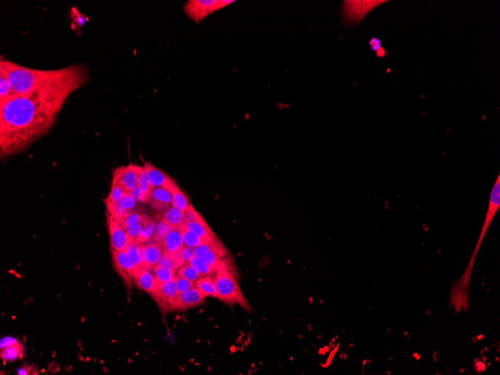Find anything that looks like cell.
I'll use <instances>...</instances> for the list:
<instances>
[{"label":"cell","mask_w":500,"mask_h":375,"mask_svg":"<svg viewBox=\"0 0 500 375\" xmlns=\"http://www.w3.org/2000/svg\"><path fill=\"white\" fill-rule=\"evenodd\" d=\"M0 68L7 73L13 94H27L50 88L87 70L82 65L53 70L35 69L3 60L0 61Z\"/></svg>","instance_id":"cell-2"},{"label":"cell","mask_w":500,"mask_h":375,"mask_svg":"<svg viewBox=\"0 0 500 375\" xmlns=\"http://www.w3.org/2000/svg\"><path fill=\"white\" fill-rule=\"evenodd\" d=\"M196 283L189 281V280L184 279V278L179 277L176 276V287H177L178 294L185 292L189 288L195 287Z\"/></svg>","instance_id":"cell-34"},{"label":"cell","mask_w":500,"mask_h":375,"mask_svg":"<svg viewBox=\"0 0 500 375\" xmlns=\"http://www.w3.org/2000/svg\"><path fill=\"white\" fill-rule=\"evenodd\" d=\"M112 258L118 271L123 277L129 280L137 281L139 277L141 268L137 267L126 251H112Z\"/></svg>","instance_id":"cell-9"},{"label":"cell","mask_w":500,"mask_h":375,"mask_svg":"<svg viewBox=\"0 0 500 375\" xmlns=\"http://www.w3.org/2000/svg\"><path fill=\"white\" fill-rule=\"evenodd\" d=\"M183 225L195 232L198 235L205 239V240L210 237H217L215 232L212 231L202 215L199 216L197 219L188 221Z\"/></svg>","instance_id":"cell-17"},{"label":"cell","mask_w":500,"mask_h":375,"mask_svg":"<svg viewBox=\"0 0 500 375\" xmlns=\"http://www.w3.org/2000/svg\"><path fill=\"white\" fill-rule=\"evenodd\" d=\"M195 253L196 256L199 257L207 262L215 270V273L220 268L224 261L223 258L219 256L215 250L206 243L198 246L197 248H195Z\"/></svg>","instance_id":"cell-15"},{"label":"cell","mask_w":500,"mask_h":375,"mask_svg":"<svg viewBox=\"0 0 500 375\" xmlns=\"http://www.w3.org/2000/svg\"><path fill=\"white\" fill-rule=\"evenodd\" d=\"M143 231L141 235L136 239V242L139 245H143L149 242L156 231L157 224L153 219L146 216L143 222Z\"/></svg>","instance_id":"cell-22"},{"label":"cell","mask_w":500,"mask_h":375,"mask_svg":"<svg viewBox=\"0 0 500 375\" xmlns=\"http://www.w3.org/2000/svg\"><path fill=\"white\" fill-rule=\"evenodd\" d=\"M176 273H177V276L184 278V279L194 282V283H196L199 278L203 276L189 263L185 264L179 268L176 271Z\"/></svg>","instance_id":"cell-26"},{"label":"cell","mask_w":500,"mask_h":375,"mask_svg":"<svg viewBox=\"0 0 500 375\" xmlns=\"http://www.w3.org/2000/svg\"><path fill=\"white\" fill-rule=\"evenodd\" d=\"M184 215H185V213L171 206L163 213L161 220L164 221L171 228L179 229L181 226L183 225Z\"/></svg>","instance_id":"cell-18"},{"label":"cell","mask_w":500,"mask_h":375,"mask_svg":"<svg viewBox=\"0 0 500 375\" xmlns=\"http://www.w3.org/2000/svg\"><path fill=\"white\" fill-rule=\"evenodd\" d=\"M160 289L166 298L168 309L169 310H180L185 309L184 306L180 302L179 294L176 287V277L166 283H158Z\"/></svg>","instance_id":"cell-12"},{"label":"cell","mask_w":500,"mask_h":375,"mask_svg":"<svg viewBox=\"0 0 500 375\" xmlns=\"http://www.w3.org/2000/svg\"><path fill=\"white\" fill-rule=\"evenodd\" d=\"M214 279L220 301L231 306L238 304L246 310H251V306L238 284L233 267L226 260L224 259L220 268L216 271Z\"/></svg>","instance_id":"cell-4"},{"label":"cell","mask_w":500,"mask_h":375,"mask_svg":"<svg viewBox=\"0 0 500 375\" xmlns=\"http://www.w3.org/2000/svg\"><path fill=\"white\" fill-rule=\"evenodd\" d=\"M140 250L143 259V268L151 271L158 265L163 253L162 243L155 241L143 243L140 245Z\"/></svg>","instance_id":"cell-11"},{"label":"cell","mask_w":500,"mask_h":375,"mask_svg":"<svg viewBox=\"0 0 500 375\" xmlns=\"http://www.w3.org/2000/svg\"><path fill=\"white\" fill-rule=\"evenodd\" d=\"M139 188L142 190L143 192L145 193L148 197H151V195L152 191H153V188H152L151 184H150L149 181H148V177H147L146 173H145V170H144V167L142 166L140 168V176H139Z\"/></svg>","instance_id":"cell-32"},{"label":"cell","mask_w":500,"mask_h":375,"mask_svg":"<svg viewBox=\"0 0 500 375\" xmlns=\"http://www.w3.org/2000/svg\"><path fill=\"white\" fill-rule=\"evenodd\" d=\"M171 229L170 226L161 219L157 224L156 231L151 238L152 241L159 242L162 243Z\"/></svg>","instance_id":"cell-30"},{"label":"cell","mask_w":500,"mask_h":375,"mask_svg":"<svg viewBox=\"0 0 500 375\" xmlns=\"http://www.w3.org/2000/svg\"><path fill=\"white\" fill-rule=\"evenodd\" d=\"M107 224L109 229L110 245L113 251H125L129 243V236L121 224L107 214Z\"/></svg>","instance_id":"cell-10"},{"label":"cell","mask_w":500,"mask_h":375,"mask_svg":"<svg viewBox=\"0 0 500 375\" xmlns=\"http://www.w3.org/2000/svg\"><path fill=\"white\" fill-rule=\"evenodd\" d=\"M22 346L21 344L17 343L14 345H9L1 349V358L5 361H14L19 358L22 355Z\"/></svg>","instance_id":"cell-28"},{"label":"cell","mask_w":500,"mask_h":375,"mask_svg":"<svg viewBox=\"0 0 500 375\" xmlns=\"http://www.w3.org/2000/svg\"><path fill=\"white\" fill-rule=\"evenodd\" d=\"M233 3L231 0H189L184 6V12L193 21L200 22Z\"/></svg>","instance_id":"cell-5"},{"label":"cell","mask_w":500,"mask_h":375,"mask_svg":"<svg viewBox=\"0 0 500 375\" xmlns=\"http://www.w3.org/2000/svg\"><path fill=\"white\" fill-rule=\"evenodd\" d=\"M189 264L192 265L195 269H197L203 276H211V275L215 274V270L207 262H206L202 258H199V257L196 256V255L190 260Z\"/></svg>","instance_id":"cell-27"},{"label":"cell","mask_w":500,"mask_h":375,"mask_svg":"<svg viewBox=\"0 0 500 375\" xmlns=\"http://www.w3.org/2000/svg\"><path fill=\"white\" fill-rule=\"evenodd\" d=\"M205 297V294L196 286L179 295L180 302L185 308H194L201 305Z\"/></svg>","instance_id":"cell-16"},{"label":"cell","mask_w":500,"mask_h":375,"mask_svg":"<svg viewBox=\"0 0 500 375\" xmlns=\"http://www.w3.org/2000/svg\"><path fill=\"white\" fill-rule=\"evenodd\" d=\"M184 247V243L180 229L171 228L169 233L166 235L164 240L162 242L163 252L173 256L179 253Z\"/></svg>","instance_id":"cell-13"},{"label":"cell","mask_w":500,"mask_h":375,"mask_svg":"<svg viewBox=\"0 0 500 375\" xmlns=\"http://www.w3.org/2000/svg\"><path fill=\"white\" fill-rule=\"evenodd\" d=\"M178 255L181 258V261L184 262V265H185V264L189 263L190 260L195 256V248L184 246L181 249V251L178 253Z\"/></svg>","instance_id":"cell-35"},{"label":"cell","mask_w":500,"mask_h":375,"mask_svg":"<svg viewBox=\"0 0 500 375\" xmlns=\"http://www.w3.org/2000/svg\"><path fill=\"white\" fill-rule=\"evenodd\" d=\"M136 283H137V287L146 291L150 295L155 298V301L159 304L162 309L167 310V303H166L164 294L160 289L158 282L155 279V276L152 274L150 271L142 268Z\"/></svg>","instance_id":"cell-6"},{"label":"cell","mask_w":500,"mask_h":375,"mask_svg":"<svg viewBox=\"0 0 500 375\" xmlns=\"http://www.w3.org/2000/svg\"><path fill=\"white\" fill-rule=\"evenodd\" d=\"M130 193L136 199V201L143 203H147L149 201V197H148L139 186L134 188L133 191H130Z\"/></svg>","instance_id":"cell-38"},{"label":"cell","mask_w":500,"mask_h":375,"mask_svg":"<svg viewBox=\"0 0 500 375\" xmlns=\"http://www.w3.org/2000/svg\"><path fill=\"white\" fill-rule=\"evenodd\" d=\"M146 216L145 214H139L137 212H130L128 217L119 223L125 229L126 228L134 227V226L143 225Z\"/></svg>","instance_id":"cell-31"},{"label":"cell","mask_w":500,"mask_h":375,"mask_svg":"<svg viewBox=\"0 0 500 375\" xmlns=\"http://www.w3.org/2000/svg\"><path fill=\"white\" fill-rule=\"evenodd\" d=\"M105 204L108 214L119 222L125 220L130 215V211L123 209L119 202H113L106 199Z\"/></svg>","instance_id":"cell-21"},{"label":"cell","mask_w":500,"mask_h":375,"mask_svg":"<svg viewBox=\"0 0 500 375\" xmlns=\"http://www.w3.org/2000/svg\"><path fill=\"white\" fill-rule=\"evenodd\" d=\"M190 205L187 196L178 186L171 193V206L185 213Z\"/></svg>","instance_id":"cell-23"},{"label":"cell","mask_w":500,"mask_h":375,"mask_svg":"<svg viewBox=\"0 0 500 375\" xmlns=\"http://www.w3.org/2000/svg\"><path fill=\"white\" fill-rule=\"evenodd\" d=\"M370 44L371 46H372V48L374 50H377V49L380 47V42L378 40V39H372V41H371Z\"/></svg>","instance_id":"cell-41"},{"label":"cell","mask_w":500,"mask_h":375,"mask_svg":"<svg viewBox=\"0 0 500 375\" xmlns=\"http://www.w3.org/2000/svg\"><path fill=\"white\" fill-rule=\"evenodd\" d=\"M88 71L27 94H12L0 101V153L11 156L24 152L54 125L72 92L88 80Z\"/></svg>","instance_id":"cell-1"},{"label":"cell","mask_w":500,"mask_h":375,"mask_svg":"<svg viewBox=\"0 0 500 375\" xmlns=\"http://www.w3.org/2000/svg\"><path fill=\"white\" fill-rule=\"evenodd\" d=\"M148 203L157 211L168 209L171 205V193L165 188H155Z\"/></svg>","instance_id":"cell-14"},{"label":"cell","mask_w":500,"mask_h":375,"mask_svg":"<svg viewBox=\"0 0 500 375\" xmlns=\"http://www.w3.org/2000/svg\"><path fill=\"white\" fill-rule=\"evenodd\" d=\"M17 343H19V342H18V341L15 338H13V337H5V338L2 339L1 340V349L2 348H5V347L9 346V345H14V344Z\"/></svg>","instance_id":"cell-40"},{"label":"cell","mask_w":500,"mask_h":375,"mask_svg":"<svg viewBox=\"0 0 500 375\" xmlns=\"http://www.w3.org/2000/svg\"><path fill=\"white\" fill-rule=\"evenodd\" d=\"M12 94L7 73L4 69L0 68V101H4Z\"/></svg>","instance_id":"cell-29"},{"label":"cell","mask_w":500,"mask_h":375,"mask_svg":"<svg viewBox=\"0 0 500 375\" xmlns=\"http://www.w3.org/2000/svg\"><path fill=\"white\" fill-rule=\"evenodd\" d=\"M126 232L129 237L137 239L143 231V225L134 226V227H127L125 229Z\"/></svg>","instance_id":"cell-39"},{"label":"cell","mask_w":500,"mask_h":375,"mask_svg":"<svg viewBox=\"0 0 500 375\" xmlns=\"http://www.w3.org/2000/svg\"><path fill=\"white\" fill-rule=\"evenodd\" d=\"M158 283H166L176 277V270L169 269L157 265L153 269Z\"/></svg>","instance_id":"cell-25"},{"label":"cell","mask_w":500,"mask_h":375,"mask_svg":"<svg viewBox=\"0 0 500 375\" xmlns=\"http://www.w3.org/2000/svg\"><path fill=\"white\" fill-rule=\"evenodd\" d=\"M142 166L135 164L118 167L113 172L112 183L122 186L127 193L138 186L139 176Z\"/></svg>","instance_id":"cell-7"},{"label":"cell","mask_w":500,"mask_h":375,"mask_svg":"<svg viewBox=\"0 0 500 375\" xmlns=\"http://www.w3.org/2000/svg\"><path fill=\"white\" fill-rule=\"evenodd\" d=\"M196 287L199 288L206 297H211L219 299L218 292L215 283V279L210 276H202L196 282Z\"/></svg>","instance_id":"cell-19"},{"label":"cell","mask_w":500,"mask_h":375,"mask_svg":"<svg viewBox=\"0 0 500 375\" xmlns=\"http://www.w3.org/2000/svg\"><path fill=\"white\" fill-rule=\"evenodd\" d=\"M127 193V191L120 185L112 183L110 193L107 199L113 202H119Z\"/></svg>","instance_id":"cell-33"},{"label":"cell","mask_w":500,"mask_h":375,"mask_svg":"<svg viewBox=\"0 0 500 375\" xmlns=\"http://www.w3.org/2000/svg\"><path fill=\"white\" fill-rule=\"evenodd\" d=\"M500 206V175H498L497 179L493 185L490 196L489 204L487 211L486 217L481 233L475 246L471 258L469 261L468 265L466 268L465 273L460 276V279L456 281L452 286L451 291L450 304L456 312L467 311L469 308V294H470V279L473 273L474 264L476 259L477 255L479 251L480 247L483 243L487 232L489 229L492 220L494 218Z\"/></svg>","instance_id":"cell-3"},{"label":"cell","mask_w":500,"mask_h":375,"mask_svg":"<svg viewBox=\"0 0 500 375\" xmlns=\"http://www.w3.org/2000/svg\"><path fill=\"white\" fill-rule=\"evenodd\" d=\"M179 229H180V232H181V235H182L184 246L193 247V248H197L198 246L202 245L205 242V239L198 235L195 232L188 229L185 226H181Z\"/></svg>","instance_id":"cell-20"},{"label":"cell","mask_w":500,"mask_h":375,"mask_svg":"<svg viewBox=\"0 0 500 375\" xmlns=\"http://www.w3.org/2000/svg\"><path fill=\"white\" fill-rule=\"evenodd\" d=\"M136 199H134L132 195L130 193H127L124 196V197L121 199L119 201L123 209L127 210V211H131L132 209L135 207L136 205Z\"/></svg>","instance_id":"cell-37"},{"label":"cell","mask_w":500,"mask_h":375,"mask_svg":"<svg viewBox=\"0 0 500 375\" xmlns=\"http://www.w3.org/2000/svg\"><path fill=\"white\" fill-rule=\"evenodd\" d=\"M144 170L152 188H163L172 193L179 185L163 170L157 168L149 162L144 161Z\"/></svg>","instance_id":"cell-8"},{"label":"cell","mask_w":500,"mask_h":375,"mask_svg":"<svg viewBox=\"0 0 500 375\" xmlns=\"http://www.w3.org/2000/svg\"><path fill=\"white\" fill-rule=\"evenodd\" d=\"M17 374L19 375H27L29 374V371L26 369L25 368H20L17 371Z\"/></svg>","instance_id":"cell-42"},{"label":"cell","mask_w":500,"mask_h":375,"mask_svg":"<svg viewBox=\"0 0 500 375\" xmlns=\"http://www.w3.org/2000/svg\"><path fill=\"white\" fill-rule=\"evenodd\" d=\"M158 265H160V266L169 268V269L176 270L174 259H173L172 257L169 255V254L164 253V252H163V253H162L161 258H160Z\"/></svg>","instance_id":"cell-36"},{"label":"cell","mask_w":500,"mask_h":375,"mask_svg":"<svg viewBox=\"0 0 500 375\" xmlns=\"http://www.w3.org/2000/svg\"><path fill=\"white\" fill-rule=\"evenodd\" d=\"M125 251L128 254L130 259L137 267L143 268V259H142L140 245L136 242V239L129 237V243Z\"/></svg>","instance_id":"cell-24"}]
</instances>
